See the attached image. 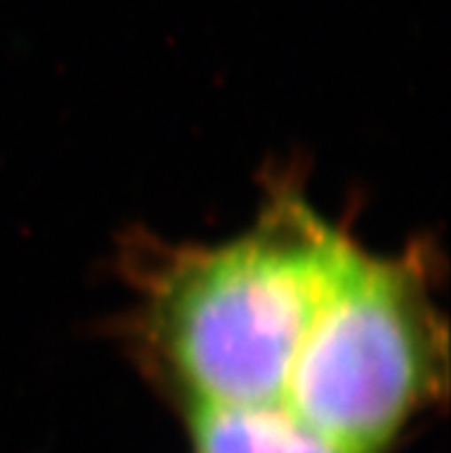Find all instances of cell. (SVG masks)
<instances>
[{"mask_svg":"<svg viewBox=\"0 0 451 453\" xmlns=\"http://www.w3.org/2000/svg\"><path fill=\"white\" fill-rule=\"evenodd\" d=\"M353 247L299 196L256 226L171 253L150 276L138 332L184 408L281 403L320 299Z\"/></svg>","mask_w":451,"mask_h":453,"instance_id":"1","label":"cell"},{"mask_svg":"<svg viewBox=\"0 0 451 453\" xmlns=\"http://www.w3.org/2000/svg\"><path fill=\"white\" fill-rule=\"evenodd\" d=\"M191 453H353L284 403L187 408Z\"/></svg>","mask_w":451,"mask_h":453,"instance_id":"3","label":"cell"},{"mask_svg":"<svg viewBox=\"0 0 451 453\" xmlns=\"http://www.w3.org/2000/svg\"><path fill=\"white\" fill-rule=\"evenodd\" d=\"M447 378V329L422 253L353 242L331 276L284 405L353 453H385Z\"/></svg>","mask_w":451,"mask_h":453,"instance_id":"2","label":"cell"}]
</instances>
